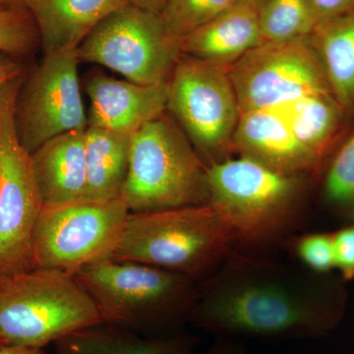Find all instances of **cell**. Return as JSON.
Instances as JSON below:
<instances>
[{
	"label": "cell",
	"mask_w": 354,
	"mask_h": 354,
	"mask_svg": "<svg viewBox=\"0 0 354 354\" xmlns=\"http://www.w3.org/2000/svg\"><path fill=\"white\" fill-rule=\"evenodd\" d=\"M307 269L232 251L198 283L190 324L218 339H315L341 322V286Z\"/></svg>",
	"instance_id": "cell-1"
},
{
	"label": "cell",
	"mask_w": 354,
	"mask_h": 354,
	"mask_svg": "<svg viewBox=\"0 0 354 354\" xmlns=\"http://www.w3.org/2000/svg\"><path fill=\"white\" fill-rule=\"evenodd\" d=\"M74 277L95 302L102 324L148 337L178 335L196 304V279L155 266L109 258Z\"/></svg>",
	"instance_id": "cell-2"
},
{
	"label": "cell",
	"mask_w": 354,
	"mask_h": 354,
	"mask_svg": "<svg viewBox=\"0 0 354 354\" xmlns=\"http://www.w3.org/2000/svg\"><path fill=\"white\" fill-rule=\"evenodd\" d=\"M234 244L227 223L208 203L129 213L109 259L155 266L197 281L218 268Z\"/></svg>",
	"instance_id": "cell-3"
},
{
	"label": "cell",
	"mask_w": 354,
	"mask_h": 354,
	"mask_svg": "<svg viewBox=\"0 0 354 354\" xmlns=\"http://www.w3.org/2000/svg\"><path fill=\"white\" fill-rule=\"evenodd\" d=\"M209 204L234 243L259 246L283 236L298 221L304 176H291L239 156L207 167Z\"/></svg>",
	"instance_id": "cell-4"
},
{
	"label": "cell",
	"mask_w": 354,
	"mask_h": 354,
	"mask_svg": "<svg viewBox=\"0 0 354 354\" xmlns=\"http://www.w3.org/2000/svg\"><path fill=\"white\" fill-rule=\"evenodd\" d=\"M121 196L130 213L208 204L207 167L169 111L132 135Z\"/></svg>",
	"instance_id": "cell-5"
},
{
	"label": "cell",
	"mask_w": 354,
	"mask_h": 354,
	"mask_svg": "<svg viewBox=\"0 0 354 354\" xmlns=\"http://www.w3.org/2000/svg\"><path fill=\"white\" fill-rule=\"evenodd\" d=\"M102 324L95 302L75 277L32 269L0 277V339L44 348Z\"/></svg>",
	"instance_id": "cell-6"
},
{
	"label": "cell",
	"mask_w": 354,
	"mask_h": 354,
	"mask_svg": "<svg viewBox=\"0 0 354 354\" xmlns=\"http://www.w3.org/2000/svg\"><path fill=\"white\" fill-rule=\"evenodd\" d=\"M167 111L206 167L230 158L241 109L225 67L181 55L167 80Z\"/></svg>",
	"instance_id": "cell-7"
},
{
	"label": "cell",
	"mask_w": 354,
	"mask_h": 354,
	"mask_svg": "<svg viewBox=\"0 0 354 354\" xmlns=\"http://www.w3.org/2000/svg\"><path fill=\"white\" fill-rule=\"evenodd\" d=\"M129 213L122 196L43 207L32 236V269L74 277L87 266L109 259Z\"/></svg>",
	"instance_id": "cell-8"
},
{
	"label": "cell",
	"mask_w": 354,
	"mask_h": 354,
	"mask_svg": "<svg viewBox=\"0 0 354 354\" xmlns=\"http://www.w3.org/2000/svg\"><path fill=\"white\" fill-rule=\"evenodd\" d=\"M22 78L0 91V277L32 269V236L44 207L31 153L16 127Z\"/></svg>",
	"instance_id": "cell-9"
},
{
	"label": "cell",
	"mask_w": 354,
	"mask_h": 354,
	"mask_svg": "<svg viewBox=\"0 0 354 354\" xmlns=\"http://www.w3.org/2000/svg\"><path fill=\"white\" fill-rule=\"evenodd\" d=\"M77 55L131 82L153 85L169 80L183 53L180 39L167 32L160 15L127 4L88 35Z\"/></svg>",
	"instance_id": "cell-10"
},
{
	"label": "cell",
	"mask_w": 354,
	"mask_h": 354,
	"mask_svg": "<svg viewBox=\"0 0 354 354\" xmlns=\"http://www.w3.org/2000/svg\"><path fill=\"white\" fill-rule=\"evenodd\" d=\"M225 69L241 114L279 108L314 93L330 92L311 37L261 44Z\"/></svg>",
	"instance_id": "cell-11"
},
{
	"label": "cell",
	"mask_w": 354,
	"mask_h": 354,
	"mask_svg": "<svg viewBox=\"0 0 354 354\" xmlns=\"http://www.w3.org/2000/svg\"><path fill=\"white\" fill-rule=\"evenodd\" d=\"M80 62L77 50L44 55L24 87L21 86L16 127L30 153L64 133L87 129L78 76Z\"/></svg>",
	"instance_id": "cell-12"
},
{
	"label": "cell",
	"mask_w": 354,
	"mask_h": 354,
	"mask_svg": "<svg viewBox=\"0 0 354 354\" xmlns=\"http://www.w3.org/2000/svg\"><path fill=\"white\" fill-rule=\"evenodd\" d=\"M83 87L90 99V127L132 136L167 111V81L142 85L95 72Z\"/></svg>",
	"instance_id": "cell-13"
},
{
	"label": "cell",
	"mask_w": 354,
	"mask_h": 354,
	"mask_svg": "<svg viewBox=\"0 0 354 354\" xmlns=\"http://www.w3.org/2000/svg\"><path fill=\"white\" fill-rule=\"evenodd\" d=\"M232 151L291 176H306L320 164L298 141L279 108L241 113Z\"/></svg>",
	"instance_id": "cell-14"
},
{
	"label": "cell",
	"mask_w": 354,
	"mask_h": 354,
	"mask_svg": "<svg viewBox=\"0 0 354 354\" xmlns=\"http://www.w3.org/2000/svg\"><path fill=\"white\" fill-rule=\"evenodd\" d=\"M265 1L235 2L215 19L181 39V53L227 68L262 44L259 17Z\"/></svg>",
	"instance_id": "cell-15"
},
{
	"label": "cell",
	"mask_w": 354,
	"mask_h": 354,
	"mask_svg": "<svg viewBox=\"0 0 354 354\" xmlns=\"http://www.w3.org/2000/svg\"><path fill=\"white\" fill-rule=\"evenodd\" d=\"M127 0H28L44 55L76 50L93 30Z\"/></svg>",
	"instance_id": "cell-16"
},
{
	"label": "cell",
	"mask_w": 354,
	"mask_h": 354,
	"mask_svg": "<svg viewBox=\"0 0 354 354\" xmlns=\"http://www.w3.org/2000/svg\"><path fill=\"white\" fill-rule=\"evenodd\" d=\"M85 131L64 133L48 140L31 153L44 207L83 200L87 186Z\"/></svg>",
	"instance_id": "cell-17"
},
{
	"label": "cell",
	"mask_w": 354,
	"mask_h": 354,
	"mask_svg": "<svg viewBox=\"0 0 354 354\" xmlns=\"http://www.w3.org/2000/svg\"><path fill=\"white\" fill-rule=\"evenodd\" d=\"M55 344L64 354H196L192 339L180 334L148 337L109 324L77 330Z\"/></svg>",
	"instance_id": "cell-18"
},
{
	"label": "cell",
	"mask_w": 354,
	"mask_h": 354,
	"mask_svg": "<svg viewBox=\"0 0 354 354\" xmlns=\"http://www.w3.org/2000/svg\"><path fill=\"white\" fill-rule=\"evenodd\" d=\"M131 135L88 125L85 131L87 186L83 200L120 197L127 181Z\"/></svg>",
	"instance_id": "cell-19"
},
{
	"label": "cell",
	"mask_w": 354,
	"mask_h": 354,
	"mask_svg": "<svg viewBox=\"0 0 354 354\" xmlns=\"http://www.w3.org/2000/svg\"><path fill=\"white\" fill-rule=\"evenodd\" d=\"M330 92L344 111L354 108V11L319 22L311 35Z\"/></svg>",
	"instance_id": "cell-20"
},
{
	"label": "cell",
	"mask_w": 354,
	"mask_h": 354,
	"mask_svg": "<svg viewBox=\"0 0 354 354\" xmlns=\"http://www.w3.org/2000/svg\"><path fill=\"white\" fill-rule=\"evenodd\" d=\"M279 109L298 141L321 162L344 111L332 92L306 95Z\"/></svg>",
	"instance_id": "cell-21"
},
{
	"label": "cell",
	"mask_w": 354,
	"mask_h": 354,
	"mask_svg": "<svg viewBox=\"0 0 354 354\" xmlns=\"http://www.w3.org/2000/svg\"><path fill=\"white\" fill-rule=\"evenodd\" d=\"M319 23L312 0H266L260 11L263 43L308 38Z\"/></svg>",
	"instance_id": "cell-22"
},
{
	"label": "cell",
	"mask_w": 354,
	"mask_h": 354,
	"mask_svg": "<svg viewBox=\"0 0 354 354\" xmlns=\"http://www.w3.org/2000/svg\"><path fill=\"white\" fill-rule=\"evenodd\" d=\"M235 3V0H167L160 18L165 29L181 39L211 22Z\"/></svg>",
	"instance_id": "cell-23"
},
{
	"label": "cell",
	"mask_w": 354,
	"mask_h": 354,
	"mask_svg": "<svg viewBox=\"0 0 354 354\" xmlns=\"http://www.w3.org/2000/svg\"><path fill=\"white\" fill-rule=\"evenodd\" d=\"M326 203L354 223V132L337 151L325 177Z\"/></svg>",
	"instance_id": "cell-24"
},
{
	"label": "cell",
	"mask_w": 354,
	"mask_h": 354,
	"mask_svg": "<svg viewBox=\"0 0 354 354\" xmlns=\"http://www.w3.org/2000/svg\"><path fill=\"white\" fill-rule=\"evenodd\" d=\"M39 39L31 14L26 8H0V53L28 55Z\"/></svg>",
	"instance_id": "cell-25"
},
{
	"label": "cell",
	"mask_w": 354,
	"mask_h": 354,
	"mask_svg": "<svg viewBox=\"0 0 354 354\" xmlns=\"http://www.w3.org/2000/svg\"><path fill=\"white\" fill-rule=\"evenodd\" d=\"M295 252L310 271L328 274L335 269L333 234H311L297 239Z\"/></svg>",
	"instance_id": "cell-26"
},
{
	"label": "cell",
	"mask_w": 354,
	"mask_h": 354,
	"mask_svg": "<svg viewBox=\"0 0 354 354\" xmlns=\"http://www.w3.org/2000/svg\"><path fill=\"white\" fill-rule=\"evenodd\" d=\"M335 269L344 281L354 279V223L333 234Z\"/></svg>",
	"instance_id": "cell-27"
},
{
	"label": "cell",
	"mask_w": 354,
	"mask_h": 354,
	"mask_svg": "<svg viewBox=\"0 0 354 354\" xmlns=\"http://www.w3.org/2000/svg\"><path fill=\"white\" fill-rule=\"evenodd\" d=\"M319 22L353 12L354 0H312Z\"/></svg>",
	"instance_id": "cell-28"
},
{
	"label": "cell",
	"mask_w": 354,
	"mask_h": 354,
	"mask_svg": "<svg viewBox=\"0 0 354 354\" xmlns=\"http://www.w3.org/2000/svg\"><path fill=\"white\" fill-rule=\"evenodd\" d=\"M20 77H23L22 67L15 57L0 53V91Z\"/></svg>",
	"instance_id": "cell-29"
},
{
	"label": "cell",
	"mask_w": 354,
	"mask_h": 354,
	"mask_svg": "<svg viewBox=\"0 0 354 354\" xmlns=\"http://www.w3.org/2000/svg\"><path fill=\"white\" fill-rule=\"evenodd\" d=\"M196 354H250L234 339H218L207 351Z\"/></svg>",
	"instance_id": "cell-30"
},
{
	"label": "cell",
	"mask_w": 354,
	"mask_h": 354,
	"mask_svg": "<svg viewBox=\"0 0 354 354\" xmlns=\"http://www.w3.org/2000/svg\"><path fill=\"white\" fill-rule=\"evenodd\" d=\"M128 4L160 15L167 0H127Z\"/></svg>",
	"instance_id": "cell-31"
},
{
	"label": "cell",
	"mask_w": 354,
	"mask_h": 354,
	"mask_svg": "<svg viewBox=\"0 0 354 354\" xmlns=\"http://www.w3.org/2000/svg\"><path fill=\"white\" fill-rule=\"evenodd\" d=\"M0 354H48L44 348H25V346L3 344L0 346Z\"/></svg>",
	"instance_id": "cell-32"
},
{
	"label": "cell",
	"mask_w": 354,
	"mask_h": 354,
	"mask_svg": "<svg viewBox=\"0 0 354 354\" xmlns=\"http://www.w3.org/2000/svg\"><path fill=\"white\" fill-rule=\"evenodd\" d=\"M27 1L28 0H0V8H26Z\"/></svg>",
	"instance_id": "cell-33"
},
{
	"label": "cell",
	"mask_w": 354,
	"mask_h": 354,
	"mask_svg": "<svg viewBox=\"0 0 354 354\" xmlns=\"http://www.w3.org/2000/svg\"><path fill=\"white\" fill-rule=\"evenodd\" d=\"M3 344H6V342H4L3 341H2L1 339H0V346H3Z\"/></svg>",
	"instance_id": "cell-34"
},
{
	"label": "cell",
	"mask_w": 354,
	"mask_h": 354,
	"mask_svg": "<svg viewBox=\"0 0 354 354\" xmlns=\"http://www.w3.org/2000/svg\"><path fill=\"white\" fill-rule=\"evenodd\" d=\"M242 1V0H235V2Z\"/></svg>",
	"instance_id": "cell-35"
},
{
	"label": "cell",
	"mask_w": 354,
	"mask_h": 354,
	"mask_svg": "<svg viewBox=\"0 0 354 354\" xmlns=\"http://www.w3.org/2000/svg\"><path fill=\"white\" fill-rule=\"evenodd\" d=\"M58 354H64V353H58Z\"/></svg>",
	"instance_id": "cell-36"
}]
</instances>
